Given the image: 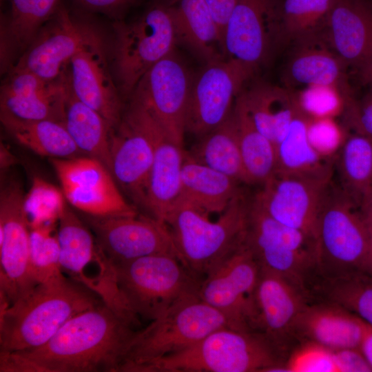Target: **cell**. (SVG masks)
<instances>
[{
  "label": "cell",
  "instance_id": "6da1fadb",
  "mask_svg": "<svg viewBox=\"0 0 372 372\" xmlns=\"http://www.w3.org/2000/svg\"><path fill=\"white\" fill-rule=\"evenodd\" d=\"M137 324L103 301L72 317L39 347L0 353V371L119 372Z\"/></svg>",
  "mask_w": 372,
  "mask_h": 372
},
{
  "label": "cell",
  "instance_id": "7a4b0ae2",
  "mask_svg": "<svg viewBox=\"0 0 372 372\" xmlns=\"http://www.w3.org/2000/svg\"><path fill=\"white\" fill-rule=\"evenodd\" d=\"M103 302L80 282L61 273L38 283L0 309V353L36 349L76 315Z\"/></svg>",
  "mask_w": 372,
  "mask_h": 372
},
{
  "label": "cell",
  "instance_id": "3957f363",
  "mask_svg": "<svg viewBox=\"0 0 372 372\" xmlns=\"http://www.w3.org/2000/svg\"><path fill=\"white\" fill-rule=\"evenodd\" d=\"M285 359L260 333L223 327L131 372H282Z\"/></svg>",
  "mask_w": 372,
  "mask_h": 372
},
{
  "label": "cell",
  "instance_id": "277c9868",
  "mask_svg": "<svg viewBox=\"0 0 372 372\" xmlns=\"http://www.w3.org/2000/svg\"><path fill=\"white\" fill-rule=\"evenodd\" d=\"M249 198L238 195L216 221L194 207L179 203L167 225L178 258L195 276L203 279L244 242Z\"/></svg>",
  "mask_w": 372,
  "mask_h": 372
},
{
  "label": "cell",
  "instance_id": "5b68a950",
  "mask_svg": "<svg viewBox=\"0 0 372 372\" xmlns=\"http://www.w3.org/2000/svg\"><path fill=\"white\" fill-rule=\"evenodd\" d=\"M315 240L318 281L370 273L366 231L358 204L340 187L331 184L328 189Z\"/></svg>",
  "mask_w": 372,
  "mask_h": 372
},
{
  "label": "cell",
  "instance_id": "8992f818",
  "mask_svg": "<svg viewBox=\"0 0 372 372\" xmlns=\"http://www.w3.org/2000/svg\"><path fill=\"white\" fill-rule=\"evenodd\" d=\"M223 327L235 329L198 294L187 296L136 331L119 372H131L140 364L186 349Z\"/></svg>",
  "mask_w": 372,
  "mask_h": 372
},
{
  "label": "cell",
  "instance_id": "52a82bcc",
  "mask_svg": "<svg viewBox=\"0 0 372 372\" xmlns=\"http://www.w3.org/2000/svg\"><path fill=\"white\" fill-rule=\"evenodd\" d=\"M244 243L260 269L284 277L311 296L318 280L313 238L273 219L251 198Z\"/></svg>",
  "mask_w": 372,
  "mask_h": 372
},
{
  "label": "cell",
  "instance_id": "ba28073f",
  "mask_svg": "<svg viewBox=\"0 0 372 372\" xmlns=\"http://www.w3.org/2000/svg\"><path fill=\"white\" fill-rule=\"evenodd\" d=\"M112 265L117 287L130 309L150 321L180 300L198 294L202 281L169 254Z\"/></svg>",
  "mask_w": 372,
  "mask_h": 372
},
{
  "label": "cell",
  "instance_id": "9c48e42d",
  "mask_svg": "<svg viewBox=\"0 0 372 372\" xmlns=\"http://www.w3.org/2000/svg\"><path fill=\"white\" fill-rule=\"evenodd\" d=\"M177 43L167 6L157 4L130 23L115 24L112 59L119 92L131 95L144 74Z\"/></svg>",
  "mask_w": 372,
  "mask_h": 372
},
{
  "label": "cell",
  "instance_id": "30bf717a",
  "mask_svg": "<svg viewBox=\"0 0 372 372\" xmlns=\"http://www.w3.org/2000/svg\"><path fill=\"white\" fill-rule=\"evenodd\" d=\"M19 182L8 181L0 193L1 305L16 302L38 283L30 262V227Z\"/></svg>",
  "mask_w": 372,
  "mask_h": 372
},
{
  "label": "cell",
  "instance_id": "8fae6325",
  "mask_svg": "<svg viewBox=\"0 0 372 372\" xmlns=\"http://www.w3.org/2000/svg\"><path fill=\"white\" fill-rule=\"evenodd\" d=\"M260 270L243 242L206 274L198 295L224 314L235 329L256 331L255 293Z\"/></svg>",
  "mask_w": 372,
  "mask_h": 372
},
{
  "label": "cell",
  "instance_id": "7c38bea8",
  "mask_svg": "<svg viewBox=\"0 0 372 372\" xmlns=\"http://www.w3.org/2000/svg\"><path fill=\"white\" fill-rule=\"evenodd\" d=\"M66 200L84 214L121 216L138 214L124 197L108 168L89 156L50 158Z\"/></svg>",
  "mask_w": 372,
  "mask_h": 372
},
{
  "label": "cell",
  "instance_id": "4fadbf2b",
  "mask_svg": "<svg viewBox=\"0 0 372 372\" xmlns=\"http://www.w3.org/2000/svg\"><path fill=\"white\" fill-rule=\"evenodd\" d=\"M253 70L227 58L206 63L192 79L185 118V132L198 138L222 124L232 112Z\"/></svg>",
  "mask_w": 372,
  "mask_h": 372
},
{
  "label": "cell",
  "instance_id": "5bb4252c",
  "mask_svg": "<svg viewBox=\"0 0 372 372\" xmlns=\"http://www.w3.org/2000/svg\"><path fill=\"white\" fill-rule=\"evenodd\" d=\"M192 82L185 65L172 52L144 74L131 94L181 147Z\"/></svg>",
  "mask_w": 372,
  "mask_h": 372
},
{
  "label": "cell",
  "instance_id": "9a60e30c",
  "mask_svg": "<svg viewBox=\"0 0 372 372\" xmlns=\"http://www.w3.org/2000/svg\"><path fill=\"white\" fill-rule=\"evenodd\" d=\"M151 139L154 159L143 209L148 216L165 223L178 205L185 149L174 143L163 128L140 103L131 100L125 114Z\"/></svg>",
  "mask_w": 372,
  "mask_h": 372
},
{
  "label": "cell",
  "instance_id": "2e32d148",
  "mask_svg": "<svg viewBox=\"0 0 372 372\" xmlns=\"http://www.w3.org/2000/svg\"><path fill=\"white\" fill-rule=\"evenodd\" d=\"M331 176L332 173H276L253 198L271 218L315 239L318 218Z\"/></svg>",
  "mask_w": 372,
  "mask_h": 372
},
{
  "label": "cell",
  "instance_id": "e0dca14e",
  "mask_svg": "<svg viewBox=\"0 0 372 372\" xmlns=\"http://www.w3.org/2000/svg\"><path fill=\"white\" fill-rule=\"evenodd\" d=\"M83 218L92 231L100 250L112 263L156 254H169L178 258L167 225L148 215L85 214Z\"/></svg>",
  "mask_w": 372,
  "mask_h": 372
},
{
  "label": "cell",
  "instance_id": "ac0fdd59",
  "mask_svg": "<svg viewBox=\"0 0 372 372\" xmlns=\"http://www.w3.org/2000/svg\"><path fill=\"white\" fill-rule=\"evenodd\" d=\"M90 25L72 19L61 10L54 20L42 28L12 68L26 70L47 81L64 75V69L79 52L103 44Z\"/></svg>",
  "mask_w": 372,
  "mask_h": 372
},
{
  "label": "cell",
  "instance_id": "d6986e66",
  "mask_svg": "<svg viewBox=\"0 0 372 372\" xmlns=\"http://www.w3.org/2000/svg\"><path fill=\"white\" fill-rule=\"evenodd\" d=\"M255 300L256 331L286 360L298 344V319L311 296L284 277L260 269Z\"/></svg>",
  "mask_w": 372,
  "mask_h": 372
},
{
  "label": "cell",
  "instance_id": "ffe728a7",
  "mask_svg": "<svg viewBox=\"0 0 372 372\" xmlns=\"http://www.w3.org/2000/svg\"><path fill=\"white\" fill-rule=\"evenodd\" d=\"M153 159L149 137L123 115L111 134L110 171L123 193L142 208Z\"/></svg>",
  "mask_w": 372,
  "mask_h": 372
},
{
  "label": "cell",
  "instance_id": "44dd1931",
  "mask_svg": "<svg viewBox=\"0 0 372 372\" xmlns=\"http://www.w3.org/2000/svg\"><path fill=\"white\" fill-rule=\"evenodd\" d=\"M273 0H236L225 34L228 58L253 70L269 51L275 18Z\"/></svg>",
  "mask_w": 372,
  "mask_h": 372
},
{
  "label": "cell",
  "instance_id": "7402d4cb",
  "mask_svg": "<svg viewBox=\"0 0 372 372\" xmlns=\"http://www.w3.org/2000/svg\"><path fill=\"white\" fill-rule=\"evenodd\" d=\"M70 65L69 82L74 96L101 114L114 131L123 117L122 105L118 88L107 67L103 43L79 52Z\"/></svg>",
  "mask_w": 372,
  "mask_h": 372
},
{
  "label": "cell",
  "instance_id": "603a6c76",
  "mask_svg": "<svg viewBox=\"0 0 372 372\" xmlns=\"http://www.w3.org/2000/svg\"><path fill=\"white\" fill-rule=\"evenodd\" d=\"M368 324L332 301L311 298L296 325L298 342L310 341L333 351L359 349Z\"/></svg>",
  "mask_w": 372,
  "mask_h": 372
},
{
  "label": "cell",
  "instance_id": "cb8c5ba5",
  "mask_svg": "<svg viewBox=\"0 0 372 372\" xmlns=\"http://www.w3.org/2000/svg\"><path fill=\"white\" fill-rule=\"evenodd\" d=\"M326 24L336 55L361 68L372 59V8L364 0H338Z\"/></svg>",
  "mask_w": 372,
  "mask_h": 372
},
{
  "label": "cell",
  "instance_id": "d4e9b609",
  "mask_svg": "<svg viewBox=\"0 0 372 372\" xmlns=\"http://www.w3.org/2000/svg\"><path fill=\"white\" fill-rule=\"evenodd\" d=\"M167 7L177 42L206 63L225 59L223 40L205 0H174Z\"/></svg>",
  "mask_w": 372,
  "mask_h": 372
},
{
  "label": "cell",
  "instance_id": "484cf974",
  "mask_svg": "<svg viewBox=\"0 0 372 372\" xmlns=\"http://www.w3.org/2000/svg\"><path fill=\"white\" fill-rule=\"evenodd\" d=\"M181 182L179 203L190 205L207 215L221 214L242 192L238 182L198 163L185 150Z\"/></svg>",
  "mask_w": 372,
  "mask_h": 372
},
{
  "label": "cell",
  "instance_id": "4316f807",
  "mask_svg": "<svg viewBox=\"0 0 372 372\" xmlns=\"http://www.w3.org/2000/svg\"><path fill=\"white\" fill-rule=\"evenodd\" d=\"M57 236L60 267L70 278L87 286L85 270L88 266L94 263L105 267L111 266L90 228L68 206L59 219Z\"/></svg>",
  "mask_w": 372,
  "mask_h": 372
},
{
  "label": "cell",
  "instance_id": "83f0119b",
  "mask_svg": "<svg viewBox=\"0 0 372 372\" xmlns=\"http://www.w3.org/2000/svg\"><path fill=\"white\" fill-rule=\"evenodd\" d=\"M239 96L256 127L275 146L300 113L296 94L278 87L258 85Z\"/></svg>",
  "mask_w": 372,
  "mask_h": 372
},
{
  "label": "cell",
  "instance_id": "f1b7e54d",
  "mask_svg": "<svg viewBox=\"0 0 372 372\" xmlns=\"http://www.w3.org/2000/svg\"><path fill=\"white\" fill-rule=\"evenodd\" d=\"M59 0H10L11 12L1 37V63L17 61L54 14ZM15 62V63H16Z\"/></svg>",
  "mask_w": 372,
  "mask_h": 372
},
{
  "label": "cell",
  "instance_id": "f546056e",
  "mask_svg": "<svg viewBox=\"0 0 372 372\" xmlns=\"http://www.w3.org/2000/svg\"><path fill=\"white\" fill-rule=\"evenodd\" d=\"M0 118L5 129L19 144L38 155L69 158L81 153L63 123L25 121L3 111Z\"/></svg>",
  "mask_w": 372,
  "mask_h": 372
},
{
  "label": "cell",
  "instance_id": "4dcf8cb0",
  "mask_svg": "<svg viewBox=\"0 0 372 372\" xmlns=\"http://www.w3.org/2000/svg\"><path fill=\"white\" fill-rule=\"evenodd\" d=\"M187 154L198 163L239 183L249 184L232 112L219 126L198 138Z\"/></svg>",
  "mask_w": 372,
  "mask_h": 372
},
{
  "label": "cell",
  "instance_id": "1f68e13d",
  "mask_svg": "<svg viewBox=\"0 0 372 372\" xmlns=\"http://www.w3.org/2000/svg\"><path fill=\"white\" fill-rule=\"evenodd\" d=\"M64 125L81 153L98 159L110 170V140L113 130L101 114L74 96L70 82Z\"/></svg>",
  "mask_w": 372,
  "mask_h": 372
},
{
  "label": "cell",
  "instance_id": "d6a6232c",
  "mask_svg": "<svg viewBox=\"0 0 372 372\" xmlns=\"http://www.w3.org/2000/svg\"><path fill=\"white\" fill-rule=\"evenodd\" d=\"M232 114L249 184L262 185L277 172L276 146L256 127L239 95Z\"/></svg>",
  "mask_w": 372,
  "mask_h": 372
},
{
  "label": "cell",
  "instance_id": "836d02e7",
  "mask_svg": "<svg viewBox=\"0 0 372 372\" xmlns=\"http://www.w3.org/2000/svg\"><path fill=\"white\" fill-rule=\"evenodd\" d=\"M308 118L299 113L276 145L277 172L285 174L332 173L331 162L322 158L311 145Z\"/></svg>",
  "mask_w": 372,
  "mask_h": 372
},
{
  "label": "cell",
  "instance_id": "e575fe53",
  "mask_svg": "<svg viewBox=\"0 0 372 372\" xmlns=\"http://www.w3.org/2000/svg\"><path fill=\"white\" fill-rule=\"evenodd\" d=\"M69 79L65 75L43 91L25 96L1 94V111L25 121L64 123Z\"/></svg>",
  "mask_w": 372,
  "mask_h": 372
},
{
  "label": "cell",
  "instance_id": "d590c367",
  "mask_svg": "<svg viewBox=\"0 0 372 372\" xmlns=\"http://www.w3.org/2000/svg\"><path fill=\"white\" fill-rule=\"evenodd\" d=\"M337 158L340 187L358 203L372 189V139L358 133L349 134Z\"/></svg>",
  "mask_w": 372,
  "mask_h": 372
},
{
  "label": "cell",
  "instance_id": "8d00e7d4",
  "mask_svg": "<svg viewBox=\"0 0 372 372\" xmlns=\"http://www.w3.org/2000/svg\"><path fill=\"white\" fill-rule=\"evenodd\" d=\"M313 298L335 302L355 314L372 327V275L359 273L321 280L313 289Z\"/></svg>",
  "mask_w": 372,
  "mask_h": 372
},
{
  "label": "cell",
  "instance_id": "74e56055",
  "mask_svg": "<svg viewBox=\"0 0 372 372\" xmlns=\"http://www.w3.org/2000/svg\"><path fill=\"white\" fill-rule=\"evenodd\" d=\"M341 59L327 49L306 45L293 56L288 72L293 81L305 85H338L342 79Z\"/></svg>",
  "mask_w": 372,
  "mask_h": 372
},
{
  "label": "cell",
  "instance_id": "f35d334b",
  "mask_svg": "<svg viewBox=\"0 0 372 372\" xmlns=\"http://www.w3.org/2000/svg\"><path fill=\"white\" fill-rule=\"evenodd\" d=\"M62 190L47 180L34 177L24 195V209L30 228L57 224L66 207Z\"/></svg>",
  "mask_w": 372,
  "mask_h": 372
},
{
  "label": "cell",
  "instance_id": "ab89813d",
  "mask_svg": "<svg viewBox=\"0 0 372 372\" xmlns=\"http://www.w3.org/2000/svg\"><path fill=\"white\" fill-rule=\"evenodd\" d=\"M296 99L300 113L308 119L335 118L352 101L346 87L329 84L306 86Z\"/></svg>",
  "mask_w": 372,
  "mask_h": 372
},
{
  "label": "cell",
  "instance_id": "60d3db41",
  "mask_svg": "<svg viewBox=\"0 0 372 372\" xmlns=\"http://www.w3.org/2000/svg\"><path fill=\"white\" fill-rule=\"evenodd\" d=\"M57 225L58 223L30 228V262L37 283L63 273L59 262Z\"/></svg>",
  "mask_w": 372,
  "mask_h": 372
},
{
  "label": "cell",
  "instance_id": "b9f144b4",
  "mask_svg": "<svg viewBox=\"0 0 372 372\" xmlns=\"http://www.w3.org/2000/svg\"><path fill=\"white\" fill-rule=\"evenodd\" d=\"M338 0H285L283 23L287 32L300 39L308 36L328 17Z\"/></svg>",
  "mask_w": 372,
  "mask_h": 372
},
{
  "label": "cell",
  "instance_id": "7bdbcfd3",
  "mask_svg": "<svg viewBox=\"0 0 372 372\" xmlns=\"http://www.w3.org/2000/svg\"><path fill=\"white\" fill-rule=\"evenodd\" d=\"M286 372H338L335 351L310 341L299 342L285 362Z\"/></svg>",
  "mask_w": 372,
  "mask_h": 372
},
{
  "label": "cell",
  "instance_id": "ee69618b",
  "mask_svg": "<svg viewBox=\"0 0 372 372\" xmlns=\"http://www.w3.org/2000/svg\"><path fill=\"white\" fill-rule=\"evenodd\" d=\"M307 134L316 152L331 162L337 157L349 135L333 118L308 119Z\"/></svg>",
  "mask_w": 372,
  "mask_h": 372
},
{
  "label": "cell",
  "instance_id": "f6af8a7d",
  "mask_svg": "<svg viewBox=\"0 0 372 372\" xmlns=\"http://www.w3.org/2000/svg\"><path fill=\"white\" fill-rule=\"evenodd\" d=\"M344 113L354 133L372 139V90L360 103L352 100Z\"/></svg>",
  "mask_w": 372,
  "mask_h": 372
},
{
  "label": "cell",
  "instance_id": "bcb514c9",
  "mask_svg": "<svg viewBox=\"0 0 372 372\" xmlns=\"http://www.w3.org/2000/svg\"><path fill=\"white\" fill-rule=\"evenodd\" d=\"M338 372H372L359 349L335 351Z\"/></svg>",
  "mask_w": 372,
  "mask_h": 372
},
{
  "label": "cell",
  "instance_id": "7dc6e473",
  "mask_svg": "<svg viewBox=\"0 0 372 372\" xmlns=\"http://www.w3.org/2000/svg\"><path fill=\"white\" fill-rule=\"evenodd\" d=\"M205 1L211 12L224 42L227 24L236 0H205Z\"/></svg>",
  "mask_w": 372,
  "mask_h": 372
},
{
  "label": "cell",
  "instance_id": "c3c4849f",
  "mask_svg": "<svg viewBox=\"0 0 372 372\" xmlns=\"http://www.w3.org/2000/svg\"><path fill=\"white\" fill-rule=\"evenodd\" d=\"M358 204L366 228L369 269L372 275V189L360 198Z\"/></svg>",
  "mask_w": 372,
  "mask_h": 372
},
{
  "label": "cell",
  "instance_id": "681fc988",
  "mask_svg": "<svg viewBox=\"0 0 372 372\" xmlns=\"http://www.w3.org/2000/svg\"><path fill=\"white\" fill-rule=\"evenodd\" d=\"M134 0H79L85 7L96 11L113 12Z\"/></svg>",
  "mask_w": 372,
  "mask_h": 372
},
{
  "label": "cell",
  "instance_id": "f907efd6",
  "mask_svg": "<svg viewBox=\"0 0 372 372\" xmlns=\"http://www.w3.org/2000/svg\"><path fill=\"white\" fill-rule=\"evenodd\" d=\"M359 350L372 370V327L368 325Z\"/></svg>",
  "mask_w": 372,
  "mask_h": 372
},
{
  "label": "cell",
  "instance_id": "816d5d0a",
  "mask_svg": "<svg viewBox=\"0 0 372 372\" xmlns=\"http://www.w3.org/2000/svg\"><path fill=\"white\" fill-rule=\"evenodd\" d=\"M13 156L8 152V149L5 145H1V169H4L12 165L14 159Z\"/></svg>",
  "mask_w": 372,
  "mask_h": 372
},
{
  "label": "cell",
  "instance_id": "f5cc1de1",
  "mask_svg": "<svg viewBox=\"0 0 372 372\" xmlns=\"http://www.w3.org/2000/svg\"><path fill=\"white\" fill-rule=\"evenodd\" d=\"M360 69L362 79L366 83L372 84V59Z\"/></svg>",
  "mask_w": 372,
  "mask_h": 372
}]
</instances>
